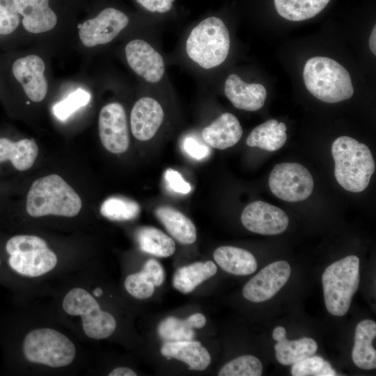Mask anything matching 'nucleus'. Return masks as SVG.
<instances>
[{
	"label": "nucleus",
	"mask_w": 376,
	"mask_h": 376,
	"mask_svg": "<svg viewBox=\"0 0 376 376\" xmlns=\"http://www.w3.org/2000/svg\"><path fill=\"white\" fill-rule=\"evenodd\" d=\"M213 257L223 270L234 275H249L258 267L256 259L251 252L235 246H219L214 251Z\"/></svg>",
	"instance_id": "5701e85b"
},
{
	"label": "nucleus",
	"mask_w": 376,
	"mask_h": 376,
	"mask_svg": "<svg viewBox=\"0 0 376 376\" xmlns=\"http://www.w3.org/2000/svg\"><path fill=\"white\" fill-rule=\"evenodd\" d=\"M90 99L91 95L87 91L78 88L56 103L53 107V112L56 118L64 120L78 109L86 105Z\"/></svg>",
	"instance_id": "72a5a7b5"
},
{
	"label": "nucleus",
	"mask_w": 376,
	"mask_h": 376,
	"mask_svg": "<svg viewBox=\"0 0 376 376\" xmlns=\"http://www.w3.org/2000/svg\"><path fill=\"white\" fill-rule=\"evenodd\" d=\"M128 17L113 8L102 10L95 17L86 20L81 26L79 36L88 47L109 43L125 29Z\"/></svg>",
	"instance_id": "9b49d317"
},
{
	"label": "nucleus",
	"mask_w": 376,
	"mask_h": 376,
	"mask_svg": "<svg viewBox=\"0 0 376 376\" xmlns=\"http://www.w3.org/2000/svg\"><path fill=\"white\" fill-rule=\"evenodd\" d=\"M183 150L192 158L197 160L207 157L210 153V148L193 137H187L182 143Z\"/></svg>",
	"instance_id": "58836bf2"
},
{
	"label": "nucleus",
	"mask_w": 376,
	"mask_h": 376,
	"mask_svg": "<svg viewBox=\"0 0 376 376\" xmlns=\"http://www.w3.org/2000/svg\"><path fill=\"white\" fill-rule=\"evenodd\" d=\"M330 0H274L279 15L290 21L299 22L320 13Z\"/></svg>",
	"instance_id": "c85d7f7f"
},
{
	"label": "nucleus",
	"mask_w": 376,
	"mask_h": 376,
	"mask_svg": "<svg viewBox=\"0 0 376 376\" xmlns=\"http://www.w3.org/2000/svg\"><path fill=\"white\" fill-rule=\"evenodd\" d=\"M369 47L371 52L374 55L376 54V26L373 27V29L370 33L369 38Z\"/></svg>",
	"instance_id": "37998d69"
},
{
	"label": "nucleus",
	"mask_w": 376,
	"mask_h": 376,
	"mask_svg": "<svg viewBox=\"0 0 376 376\" xmlns=\"http://www.w3.org/2000/svg\"><path fill=\"white\" fill-rule=\"evenodd\" d=\"M376 336V323L371 320H363L355 329L354 345L352 359L354 364L364 370L376 367V351L373 342Z\"/></svg>",
	"instance_id": "4be33fe9"
},
{
	"label": "nucleus",
	"mask_w": 376,
	"mask_h": 376,
	"mask_svg": "<svg viewBox=\"0 0 376 376\" xmlns=\"http://www.w3.org/2000/svg\"><path fill=\"white\" fill-rule=\"evenodd\" d=\"M331 154L338 183L351 192L365 190L375 170V161L368 146L352 137L342 136L332 143Z\"/></svg>",
	"instance_id": "f257e3e1"
},
{
	"label": "nucleus",
	"mask_w": 376,
	"mask_h": 376,
	"mask_svg": "<svg viewBox=\"0 0 376 376\" xmlns=\"http://www.w3.org/2000/svg\"><path fill=\"white\" fill-rule=\"evenodd\" d=\"M230 45L229 32L224 22L219 17H210L191 31L186 42V52L191 60L208 70L225 61Z\"/></svg>",
	"instance_id": "20e7f679"
},
{
	"label": "nucleus",
	"mask_w": 376,
	"mask_h": 376,
	"mask_svg": "<svg viewBox=\"0 0 376 376\" xmlns=\"http://www.w3.org/2000/svg\"><path fill=\"white\" fill-rule=\"evenodd\" d=\"M125 287L132 297L139 299H148L155 292V285L141 272L128 275L125 280Z\"/></svg>",
	"instance_id": "f704fd0d"
},
{
	"label": "nucleus",
	"mask_w": 376,
	"mask_h": 376,
	"mask_svg": "<svg viewBox=\"0 0 376 376\" xmlns=\"http://www.w3.org/2000/svg\"><path fill=\"white\" fill-rule=\"evenodd\" d=\"M63 308L68 315L81 317L84 331L91 338H106L116 329L114 317L101 310L95 299L83 288L70 290L63 299Z\"/></svg>",
	"instance_id": "6e6552de"
},
{
	"label": "nucleus",
	"mask_w": 376,
	"mask_h": 376,
	"mask_svg": "<svg viewBox=\"0 0 376 376\" xmlns=\"http://www.w3.org/2000/svg\"><path fill=\"white\" fill-rule=\"evenodd\" d=\"M185 320L189 327L192 329H201L203 327L206 323L205 317L200 313H194Z\"/></svg>",
	"instance_id": "a19ab883"
},
{
	"label": "nucleus",
	"mask_w": 376,
	"mask_h": 376,
	"mask_svg": "<svg viewBox=\"0 0 376 376\" xmlns=\"http://www.w3.org/2000/svg\"><path fill=\"white\" fill-rule=\"evenodd\" d=\"M81 200L59 175L52 174L36 180L27 194L26 209L34 217L49 214L72 217L81 208Z\"/></svg>",
	"instance_id": "f03ea898"
},
{
	"label": "nucleus",
	"mask_w": 376,
	"mask_h": 376,
	"mask_svg": "<svg viewBox=\"0 0 376 376\" xmlns=\"http://www.w3.org/2000/svg\"><path fill=\"white\" fill-rule=\"evenodd\" d=\"M241 221L247 230L253 233L275 235L286 230L289 219L281 208L262 201H256L243 210Z\"/></svg>",
	"instance_id": "ddd939ff"
},
{
	"label": "nucleus",
	"mask_w": 376,
	"mask_h": 376,
	"mask_svg": "<svg viewBox=\"0 0 376 376\" xmlns=\"http://www.w3.org/2000/svg\"><path fill=\"white\" fill-rule=\"evenodd\" d=\"M141 272L155 287L161 285L164 281V270L162 265L155 259L147 260Z\"/></svg>",
	"instance_id": "e433bc0d"
},
{
	"label": "nucleus",
	"mask_w": 376,
	"mask_h": 376,
	"mask_svg": "<svg viewBox=\"0 0 376 376\" xmlns=\"http://www.w3.org/2000/svg\"><path fill=\"white\" fill-rule=\"evenodd\" d=\"M272 338L277 341L274 345L276 358L284 366L292 365L311 357L318 349L316 341L311 338L305 337L295 340H288L286 331L281 326L274 328Z\"/></svg>",
	"instance_id": "aec40b11"
},
{
	"label": "nucleus",
	"mask_w": 376,
	"mask_h": 376,
	"mask_svg": "<svg viewBox=\"0 0 376 376\" xmlns=\"http://www.w3.org/2000/svg\"><path fill=\"white\" fill-rule=\"evenodd\" d=\"M291 269L288 262L279 260L262 269L244 286L243 296L252 302H263L273 297L287 283Z\"/></svg>",
	"instance_id": "f8f14e48"
},
{
	"label": "nucleus",
	"mask_w": 376,
	"mask_h": 376,
	"mask_svg": "<svg viewBox=\"0 0 376 376\" xmlns=\"http://www.w3.org/2000/svg\"><path fill=\"white\" fill-rule=\"evenodd\" d=\"M285 132L284 123L270 119L256 127L248 136L246 143L250 147L276 151L285 144L287 140Z\"/></svg>",
	"instance_id": "a878e982"
},
{
	"label": "nucleus",
	"mask_w": 376,
	"mask_h": 376,
	"mask_svg": "<svg viewBox=\"0 0 376 376\" xmlns=\"http://www.w3.org/2000/svg\"><path fill=\"white\" fill-rule=\"evenodd\" d=\"M164 118V110L157 100L150 97L140 98L131 111L132 134L139 141L151 139L162 125Z\"/></svg>",
	"instance_id": "dca6fc26"
},
{
	"label": "nucleus",
	"mask_w": 376,
	"mask_h": 376,
	"mask_svg": "<svg viewBox=\"0 0 376 376\" xmlns=\"http://www.w3.org/2000/svg\"><path fill=\"white\" fill-rule=\"evenodd\" d=\"M136 373L131 368L127 367H118L112 370L109 376H136Z\"/></svg>",
	"instance_id": "79ce46f5"
},
{
	"label": "nucleus",
	"mask_w": 376,
	"mask_h": 376,
	"mask_svg": "<svg viewBox=\"0 0 376 376\" xmlns=\"http://www.w3.org/2000/svg\"><path fill=\"white\" fill-rule=\"evenodd\" d=\"M23 353L30 362L60 368L70 364L76 355L74 343L62 333L50 328L30 331L23 342Z\"/></svg>",
	"instance_id": "0eeeda50"
},
{
	"label": "nucleus",
	"mask_w": 376,
	"mask_h": 376,
	"mask_svg": "<svg viewBox=\"0 0 376 376\" xmlns=\"http://www.w3.org/2000/svg\"><path fill=\"white\" fill-rule=\"evenodd\" d=\"M242 133L238 119L230 113H224L203 130L202 137L212 148L224 150L235 146Z\"/></svg>",
	"instance_id": "6ab92c4d"
},
{
	"label": "nucleus",
	"mask_w": 376,
	"mask_h": 376,
	"mask_svg": "<svg viewBox=\"0 0 376 376\" xmlns=\"http://www.w3.org/2000/svg\"><path fill=\"white\" fill-rule=\"evenodd\" d=\"M19 15L23 17L22 25L26 31L39 33L52 29L57 17L49 8L48 0H13Z\"/></svg>",
	"instance_id": "a211bd4d"
},
{
	"label": "nucleus",
	"mask_w": 376,
	"mask_h": 376,
	"mask_svg": "<svg viewBox=\"0 0 376 376\" xmlns=\"http://www.w3.org/2000/svg\"><path fill=\"white\" fill-rule=\"evenodd\" d=\"M45 70L43 60L34 54L18 58L12 63L14 79L21 84L25 94L33 102H39L46 96L47 83Z\"/></svg>",
	"instance_id": "2eb2a0df"
},
{
	"label": "nucleus",
	"mask_w": 376,
	"mask_h": 376,
	"mask_svg": "<svg viewBox=\"0 0 376 376\" xmlns=\"http://www.w3.org/2000/svg\"><path fill=\"white\" fill-rule=\"evenodd\" d=\"M161 354L182 361L194 370H204L211 362L207 349L200 342L192 340L166 341L161 347Z\"/></svg>",
	"instance_id": "412c9836"
},
{
	"label": "nucleus",
	"mask_w": 376,
	"mask_h": 376,
	"mask_svg": "<svg viewBox=\"0 0 376 376\" xmlns=\"http://www.w3.org/2000/svg\"><path fill=\"white\" fill-rule=\"evenodd\" d=\"M224 93L235 108L248 111L261 109L267 97V91L263 85L246 83L235 74H230L226 78Z\"/></svg>",
	"instance_id": "f3484780"
},
{
	"label": "nucleus",
	"mask_w": 376,
	"mask_h": 376,
	"mask_svg": "<svg viewBox=\"0 0 376 376\" xmlns=\"http://www.w3.org/2000/svg\"><path fill=\"white\" fill-rule=\"evenodd\" d=\"M217 272L211 260L196 262L177 269L173 278V285L179 292L188 294Z\"/></svg>",
	"instance_id": "bb28decb"
},
{
	"label": "nucleus",
	"mask_w": 376,
	"mask_h": 376,
	"mask_svg": "<svg viewBox=\"0 0 376 376\" xmlns=\"http://www.w3.org/2000/svg\"><path fill=\"white\" fill-rule=\"evenodd\" d=\"M164 179L171 189L175 192L186 194L190 192L191 187L185 180L182 175L173 169H168L164 173Z\"/></svg>",
	"instance_id": "4c0bfd02"
},
{
	"label": "nucleus",
	"mask_w": 376,
	"mask_h": 376,
	"mask_svg": "<svg viewBox=\"0 0 376 376\" xmlns=\"http://www.w3.org/2000/svg\"><path fill=\"white\" fill-rule=\"evenodd\" d=\"M359 259L351 255L329 265L322 276L327 310L335 316L348 311L359 285Z\"/></svg>",
	"instance_id": "39448f33"
},
{
	"label": "nucleus",
	"mask_w": 376,
	"mask_h": 376,
	"mask_svg": "<svg viewBox=\"0 0 376 376\" xmlns=\"http://www.w3.org/2000/svg\"><path fill=\"white\" fill-rule=\"evenodd\" d=\"M125 50L127 61L136 74L152 84L162 80L165 72L164 58L148 42L135 39L127 44Z\"/></svg>",
	"instance_id": "4468645a"
},
{
	"label": "nucleus",
	"mask_w": 376,
	"mask_h": 376,
	"mask_svg": "<svg viewBox=\"0 0 376 376\" xmlns=\"http://www.w3.org/2000/svg\"><path fill=\"white\" fill-rule=\"evenodd\" d=\"M291 374L293 376L336 375L331 364L318 356H311L292 364Z\"/></svg>",
	"instance_id": "473e14b6"
},
{
	"label": "nucleus",
	"mask_w": 376,
	"mask_h": 376,
	"mask_svg": "<svg viewBox=\"0 0 376 376\" xmlns=\"http://www.w3.org/2000/svg\"><path fill=\"white\" fill-rule=\"evenodd\" d=\"M151 13H165L169 11L175 0H135Z\"/></svg>",
	"instance_id": "ea45409f"
},
{
	"label": "nucleus",
	"mask_w": 376,
	"mask_h": 376,
	"mask_svg": "<svg viewBox=\"0 0 376 376\" xmlns=\"http://www.w3.org/2000/svg\"><path fill=\"white\" fill-rule=\"evenodd\" d=\"M20 22L13 0H0V36L13 33Z\"/></svg>",
	"instance_id": "c9c22d12"
},
{
	"label": "nucleus",
	"mask_w": 376,
	"mask_h": 376,
	"mask_svg": "<svg viewBox=\"0 0 376 376\" xmlns=\"http://www.w3.org/2000/svg\"><path fill=\"white\" fill-rule=\"evenodd\" d=\"M93 295L96 297H100L102 295V290L100 288H96L93 290Z\"/></svg>",
	"instance_id": "c03bdc74"
},
{
	"label": "nucleus",
	"mask_w": 376,
	"mask_h": 376,
	"mask_svg": "<svg viewBox=\"0 0 376 376\" xmlns=\"http://www.w3.org/2000/svg\"><path fill=\"white\" fill-rule=\"evenodd\" d=\"M261 361L252 355H244L226 363L219 371V376H260Z\"/></svg>",
	"instance_id": "7c9ffc66"
},
{
	"label": "nucleus",
	"mask_w": 376,
	"mask_h": 376,
	"mask_svg": "<svg viewBox=\"0 0 376 376\" xmlns=\"http://www.w3.org/2000/svg\"><path fill=\"white\" fill-rule=\"evenodd\" d=\"M100 213L112 221L132 220L139 216L140 206L133 200L121 196H112L102 203Z\"/></svg>",
	"instance_id": "c756f323"
},
{
	"label": "nucleus",
	"mask_w": 376,
	"mask_h": 376,
	"mask_svg": "<svg viewBox=\"0 0 376 376\" xmlns=\"http://www.w3.org/2000/svg\"><path fill=\"white\" fill-rule=\"evenodd\" d=\"M6 249L10 255L9 265L21 275L39 276L53 269L57 263L55 253L42 238L36 235L12 237L6 242Z\"/></svg>",
	"instance_id": "423d86ee"
},
{
	"label": "nucleus",
	"mask_w": 376,
	"mask_h": 376,
	"mask_svg": "<svg viewBox=\"0 0 376 376\" xmlns=\"http://www.w3.org/2000/svg\"><path fill=\"white\" fill-rule=\"evenodd\" d=\"M136 239L142 251L157 257H169L175 251L173 240L161 230L152 226L139 228L136 233Z\"/></svg>",
	"instance_id": "cd10ccee"
},
{
	"label": "nucleus",
	"mask_w": 376,
	"mask_h": 376,
	"mask_svg": "<svg viewBox=\"0 0 376 376\" xmlns=\"http://www.w3.org/2000/svg\"><path fill=\"white\" fill-rule=\"evenodd\" d=\"M313 179L308 170L297 163L275 165L269 178L271 191L288 202H299L308 198L313 189Z\"/></svg>",
	"instance_id": "1a4fd4ad"
},
{
	"label": "nucleus",
	"mask_w": 376,
	"mask_h": 376,
	"mask_svg": "<svg viewBox=\"0 0 376 376\" xmlns=\"http://www.w3.org/2000/svg\"><path fill=\"white\" fill-rule=\"evenodd\" d=\"M38 153V148L33 139H23L13 141L7 138H0V163L10 162L18 171L30 169Z\"/></svg>",
	"instance_id": "393cba45"
},
{
	"label": "nucleus",
	"mask_w": 376,
	"mask_h": 376,
	"mask_svg": "<svg viewBox=\"0 0 376 376\" xmlns=\"http://www.w3.org/2000/svg\"><path fill=\"white\" fill-rule=\"evenodd\" d=\"M159 336L166 341L190 340L194 336L193 329L186 320L168 317L158 326Z\"/></svg>",
	"instance_id": "2f4dec72"
},
{
	"label": "nucleus",
	"mask_w": 376,
	"mask_h": 376,
	"mask_svg": "<svg viewBox=\"0 0 376 376\" xmlns=\"http://www.w3.org/2000/svg\"><path fill=\"white\" fill-rule=\"evenodd\" d=\"M98 127L102 144L108 151L114 154L127 151L130 135L122 104L111 102L104 106L99 114Z\"/></svg>",
	"instance_id": "9d476101"
},
{
	"label": "nucleus",
	"mask_w": 376,
	"mask_h": 376,
	"mask_svg": "<svg viewBox=\"0 0 376 376\" xmlns=\"http://www.w3.org/2000/svg\"><path fill=\"white\" fill-rule=\"evenodd\" d=\"M155 213L167 232L178 242L191 244L196 242V226L183 213L170 206H160Z\"/></svg>",
	"instance_id": "b1692460"
},
{
	"label": "nucleus",
	"mask_w": 376,
	"mask_h": 376,
	"mask_svg": "<svg viewBox=\"0 0 376 376\" xmlns=\"http://www.w3.org/2000/svg\"><path fill=\"white\" fill-rule=\"evenodd\" d=\"M303 78L307 90L314 97L327 103L347 100L354 93L348 71L328 57L309 58L304 65Z\"/></svg>",
	"instance_id": "7ed1b4c3"
}]
</instances>
